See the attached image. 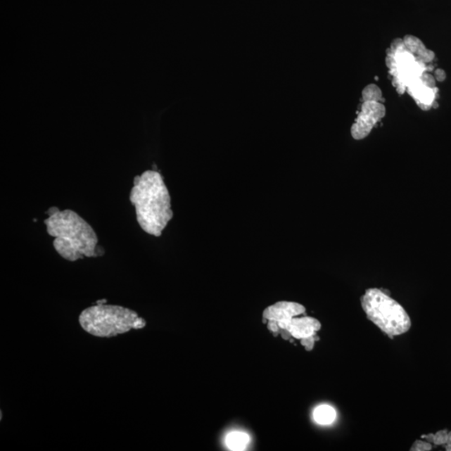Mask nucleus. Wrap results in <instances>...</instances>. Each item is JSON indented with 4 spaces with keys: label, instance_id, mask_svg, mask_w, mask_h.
Masks as SVG:
<instances>
[{
    "label": "nucleus",
    "instance_id": "nucleus-1",
    "mask_svg": "<svg viewBox=\"0 0 451 451\" xmlns=\"http://www.w3.org/2000/svg\"><path fill=\"white\" fill-rule=\"evenodd\" d=\"M44 221L48 234L55 239L53 246L61 258L75 262L83 258L103 256L105 251L98 245L93 227L72 210L53 208Z\"/></svg>",
    "mask_w": 451,
    "mask_h": 451
},
{
    "label": "nucleus",
    "instance_id": "nucleus-2",
    "mask_svg": "<svg viewBox=\"0 0 451 451\" xmlns=\"http://www.w3.org/2000/svg\"><path fill=\"white\" fill-rule=\"evenodd\" d=\"M129 201L136 209L138 224L147 234L162 236L172 220V200L158 172L146 171L134 178Z\"/></svg>",
    "mask_w": 451,
    "mask_h": 451
},
{
    "label": "nucleus",
    "instance_id": "nucleus-3",
    "mask_svg": "<svg viewBox=\"0 0 451 451\" xmlns=\"http://www.w3.org/2000/svg\"><path fill=\"white\" fill-rule=\"evenodd\" d=\"M79 324L84 331L97 338H114L144 329L146 320L136 312L119 305H96L84 310L79 316Z\"/></svg>",
    "mask_w": 451,
    "mask_h": 451
},
{
    "label": "nucleus",
    "instance_id": "nucleus-4",
    "mask_svg": "<svg viewBox=\"0 0 451 451\" xmlns=\"http://www.w3.org/2000/svg\"><path fill=\"white\" fill-rule=\"evenodd\" d=\"M361 305L367 318L390 338L402 336L412 328L407 312L381 289L366 290Z\"/></svg>",
    "mask_w": 451,
    "mask_h": 451
},
{
    "label": "nucleus",
    "instance_id": "nucleus-5",
    "mask_svg": "<svg viewBox=\"0 0 451 451\" xmlns=\"http://www.w3.org/2000/svg\"><path fill=\"white\" fill-rule=\"evenodd\" d=\"M386 108L382 102L364 101L358 116L351 127V136L360 141L367 137L381 120L385 117Z\"/></svg>",
    "mask_w": 451,
    "mask_h": 451
},
{
    "label": "nucleus",
    "instance_id": "nucleus-6",
    "mask_svg": "<svg viewBox=\"0 0 451 451\" xmlns=\"http://www.w3.org/2000/svg\"><path fill=\"white\" fill-rule=\"evenodd\" d=\"M306 310L302 305L293 302H279L272 305L263 312L266 319L275 320L280 328L288 324L296 317L305 314Z\"/></svg>",
    "mask_w": 451,
    "mask_h": 451
},
{
    "label": "nucleus",
    "instance_id": "nucleus-7",
    "mask_svg": "<svg viewBox=\"0 0 451 451\" xmlns=\"http://www.w3.org/2000/svg\"><path fill=\"white\" fill-rule=\"evenodd\" d=\"M406 91L412 96L413 99L423 110H428L433 108L436 101L437 95H438V89L431 88L423 82L421 77L414 80L410 83Z\"/></svg>",
    "mask_w": 451,
    "mask_h": 451
},
{
    "label": "nucleus",
    "instance_id": "nucleus-8",
    "mask_svg": "<svg viewBox=\"0 0 451 451\" xmlns=\"http://www.w3.org/2000/svg\"><path fill=\"white\" fill-rule=\"evenodd\" d=\"M320 329L321 324L316 319L311 317H303V318L296 317L281 329L287 330L292 337L301 341L303 338L315 336L316 332H318Z\"/></svg>",
    "mask_w": 451,
    "mask_h": 451
},
{
    "label": "nucleus",
    "instance_id": "nucleus-9",
    "mask_svg": "<svg viewBox=\"0 0 451 451\" xmlns=\"http://www.w3.org/2000/svg\"><path fill=\"white\" fill-rule=\"evenodd\" d=\"M403 40L407 51L412 53L419 62L428 65L434 61L436 58L435 53L428 50L421 39L414 37V35L408 34L405 35Z\"/></svg>",
    "mask_w": 451,
    "mask_h": 451
},
{
    "label": "nucleus",
    "instance_id": "nucleus-10",
    "mask_svg": "<svg viewBox=\"0 0 451 451\" xmlns=\"http://www.w3.org/2000/svg\"><path fill=\"white\" fill-rule=\"evenodd\" d=\"M250 442V437L243 432H231L225 440L227 447L231 450H244Z\"/></svg>",
    "mask_w": 451,
    "mask_h": 451
},
{
    "label": "nucleus",
    "instance_id": "nucleus-11",
    "mask_svg": "<svg viewBox=\"0 0 451 451\" xmlns=\"http://www.w3.org/2000/svg\"><path fill=\"white\" fill-rule=\"evenodd\" d=\"M314 419L319 425H330L336 421V409L329 405H320L315 409Z\"/></svg>",
    "mask_w": 451,
    "mask_h": 451
},
{
    "label": "nucleus",
    "instance_id": "nucleus-12",
    "mask_svg": "<svg viewBox=\"0 0 451 451\" xmlns=\"http://www.w3.org/2000/svg\"><path fill=\"white\" fill-rule=\"evenodd\" d=\"M362 98H363L364 102H382L383 100L381 89L374 84H370L369 86L364 87L363 91H362Z\"/></svg>",
    "mask_w": 451,
    "mask_h": 451
},
{
    "label": "nucleus",
    "instance_id": "nucleus-13",
    "mask_svg": "<svg viewBox=\"0 0 451 451\" xmlns=\"http://www.w3.org/2000/svg\"><path fill=\"white\" fill-rule=\"evenodd\" d=\"M448 433L447 430H443L436 433V434L422 436V438L432 442L436 445H445L448 443Z\"/></svg>",
    "mask_w": 451,
    "mask_h": 451
},
{
    "label": "nucleus",
    "instance_id": "nucleus-14",
    "mask_svg": "<svg viewBox=\"0 0 451 451\" xmlns=\"http://www.w3.org/2000/svg\"><path fill=\"white\" fill-rule=\"evenodd\" d=\"M432 450V445L430 443V442H426V441H421V440H417L414 442V445H412V449L410 450L412 451H427V450Z\"/></svg>",
    "mask_w": 451,
    "mask_h": 451
},
{
    "label": "nucleus",
    "instance_id": "nucleus-15",
    "mask_svg": "<svg viewBox=\"0 0 451 451\" xmlns=\"http://www.w3.org/2000/svg\"><path fill=\"white\" fill-rule=\"evenodd\" d=\"M315 341V336H312L301 339V343L303 347H305L307 350L310 351L314 348Z\"/></svg>",
    "mask_w": 451,
    "mask_h": 451
},
{
    "label": "nucleus",
    "instance_id": "nucleus-16",
    "mask_svg": "<svg viewBox=\"0 0 451 451\" xmlns=\"http://www.w3.org/2000/svg\"><path fill=\"white\" fill-rule=\"evenodd\" d=\"M421 79L424 82H425L428 87L431 88H436V78L433 77L431 74L427 72L424 73L421 75Z\"/></svg>",
    "mask_w": 451,
    "mask_h": 451
},
{
    "label": "nucleus",
    "instance_id": "nucleus-17",
    "mask_svg": "<svg viewBox=\"0 0 451 451\" xmlns=\"http://www.w3.org/2000/svg\"><path fill=\"white\" fill-rule=\"evenodd\" d=\"M269 329L274 334H278L281 330L279 323L275 320H269Z\"/></svg>",
    "mask_w": 451,
    "mask_h": 451
},
{
    "label": "nucleus",
    "instance_id": "nucleus-18",
    "mask_svg": "<svg viewBox=\"0 0 451 451\" xmlns=\"http://www.w3.org/2000/svg\"><path fill=\"white\" fill-rule=\"evenodd\" d=\"M434 77L436 80H438V82H442L446 79V74L443 70H436Z\"/></svg>",
    "mask_w": 451,
    "mask_h": 451
},
{
    "label": "nucleus",
    "instance_id": "nucleus-19",
    "mask_svg": "<svg viewBox=\"0 0 451 451\" xmlns=\"http://www.w3.org/2000/svg\"><path fill=\"white\" fill-rule=\"evenodd\" d=\"M448 443L445 445L446 450L450 451L451 450V431L448 433Z\"/></svg>",
    "mask_w": 451,
    "mask_h": 451
},
{
    "label": "nucleus",
    "instance_id": "nucleus-20",
    "mask_svg": "<svg viewBox=\"0 0 451 451\" xmlns=\"http://www.w3.org/2000/svg\"><path fill=\"white\" fill-rule=\"evenodd\" d=\"M450 451H451V450H450Z\"/></svg>",
    "mask_w": 451,
    "mask_h": 451
}]
</instances>
